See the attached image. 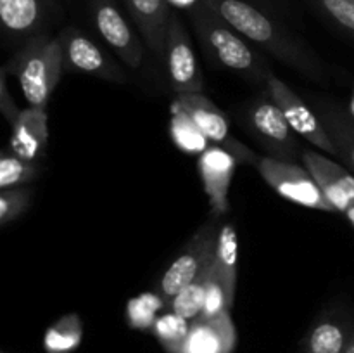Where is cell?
<instances>
[{
    "label": "cell",
    "mask_w": 354,
    "mask_h": 353,
    "mask_svg": "<svg viewBox=\"0 0 354 353\" xmlns=\"http://www.w3.org/2000/svg\"><path fill=\"white\" fill-rule=\"evenodd\" d=\"M206 3L245 40L261 47L287 68L311 82H327L328 68L325 61L286 19L249 0H206Z\"/></svg>",
    "instance_id": "6da1fadb"
},
{
    "label": "cell",
    "mask_w": 354,
    "mask_h": 353,
    "mask_svg": "<svg viewBox=\"0 0 354 353\" xmlns=\"http://www.w3.org/2000/svg\"><path fill=\"white\" fill-rule=\"evenodd\" d=\"M187 17L203 52L218 68L237 73L248 82L263 83L265 87L275 75L265 55L259 54L251 42L237 33L207 3Z\"/></svg>",
    "instance_id": "7a4b0ae2"
},
{
    "label": "cell",
    "mask_w": 354,
    "mask_h": 353,
    "mask_svg": "<svg viewBox=\"0 0 354 353\" xmlns=\"http://www.w3.org/2000/svg\"><path fill=\"white\" fill-rule=\"evenodd\" d=\"M3 68L17 78L26 102L45 109L64 71L61 42L48 33L37 35L24 42Z\"/></svg>",
    "instance_id": "3957f363"
},
{
    "label": "cell",
    "mask_w": 354,
    "mask_h": 353,
    "mask_svg": "<svg viewBox=\"0 0 354 353\" xmlns=\"http://www.w3.org/2000/svg\"><path fill=\"white\" fill-rule=\"evenodd\" d=\"M244 123L256 141L268 151V156L294 163L299 154L296 132L290 128L282 109L277 106L268 90L256 96L244 107Z\"/></svg>",
    "instance_id": "277c9868"
},
{
    "label": "cell",
    "mask_w": 354,
    "mask_h": 353,
    "mask_svg": "<svg viewBox=\"0 0 354 353\" xmlns=\"http://www.w3.org/2000/svg\"><path fill=\"white\" fill-rule=\"evenodd\" d=\"M220 218L221 215H211L203 225L196 230V234L187 241L180 255L173 260L171 265L166 269L159 280L158 293L165 296V300H171L175 294H178L194 277L199 273V270L209 262L216 251L218 234H220Z\"/></svg>",
    "instance_id": "5b68a950"
},
{
    "label": "cell",
    "mask_w": 354,
    "mask_h": 353,
    "mask_svg": "<svg viewBox=\"0 0 354 353\" xmlns=\"http://www.w3.org/2000/svg\"><path fill=\"white\" fill-rule=\"evenodd\" d=\"M256 166L263 180L286 199L299 206L311 208V210L335 211L308 168H303L296 163L272 158V156L259 158Z\"/></svg>",
    "instance_id": "8992f818"
},
{
    "label": "cell",
    "mask_w": 354,
    "mask_h": 353,
    "mask_svg": "<svg viewBox=\"0 0 354 353\" xmlns=\"http://www.w3.org/2000/svg\"><path fill=\"white\" fill-rule=\"evenodd\" d=\"M90 21L111 51L131 69L144 62L145 42L121 12L116 0H88Z\"/></svg>",
    "instance_id": "52a82bcc"
},
{
    "label": "cell",
    "mask_w": 354,
    "mask_h": 353,
    "mask_svg": "<svg viewBox=\"0 0 354 353\" xmlns=\"http://www.w3.org/2000/svg\"><path fill=\"white\" fill-rule=\"evenodd\" d=\"M57 38L64 54V71L82 73L111 83L127 82V73L120 62L80 28H62Z\"/></svg>",
    "instance_id": "ba28073f"
},
{
    "label": "cell",
    "mask_w": 354,
    "mask_h": 353,
    "mask_svg": "<svg viewBox=\"0 0 354 353\" xmlns=\"http://www.w3.org/2000/svg\"><path fill=\"white\" fill-rule=\"evenodd\" d=\"M165 69L169 85L176 96L204 92L203 71L197 62L192 40H190L185 24L180 19L178 10L175 9L169 16Z\"/></svg>",
    "instance_id": "9c48e42d"
},
{
    "label": "cell",
    "mask_w": 354,
    "mask_h": 353,
    "mask_svg": "<svg viewBox=\"0 0 354 353\" xmlns=\"http://www.w3.org/2000/svg\"><path fill=\"white\" fill-rule=\"evenodd\" d=\"M173 104L185 111L194 123L199 127V130L213 142V145L227 149L228 152L237 158L239 163L245 165H258L259 158L242 144L239 138L230 135V125L228 118L225 116L223 111L216 106L211 99H207L204 93H185V96H176Z\"/></svg>",
    "instance_id": "30bf717a"
},
{
    "label": "cell",
    "mask_w": 354,
    "mask_h": 353,
    "mask_svg": "<svg viewBox=\"0 0 354 353\" xmlns=\"http://www.w3.org/2000/svg\"><path fill=\"white\" fill-rule=\"evenodd\" d=\"M266 90H268L272 99L277 102V106L282 109L283 116L289 121L290 128L299 137L306 138L311 145H315L320 151L337 156L334 142H332L328 132L325 130L317 111L311 109L283 80L273 75L268 80V83H266Z\"/></svg>",
    "instance_id": "8fae6325"
},
{
    "label": "cell",
    "mask_w": 354,
    "mask_h": 353,
    "mask_svg": "<svg viewBox=\"0 0 354 353\" xmlns=\"http://www.w3.org/2000/svg\"><path fill=\"white\" fill-rule=\"evenodd\" d=\"M59 10V0H0L3 33L12 40H30L45 33Z\"/></svg>",
    "instance_id": "7c38bea8"
},
{
    "label": "cell",
    "mask_w": 354,
    "mask_h": 353,
    "mask_svg": "<svg viewBox=\"0 0 354 353\" xmlns=\"http://www.w3.org/2000/svg\"><path fill=\"white\" fill-rule=\"evenodd\" d=\"M149 51L161 64L166 57L171 7L166 0H121Z\"/></svg>",
    "instance_id": "4fadbf2b"
},
{
    "label": "cell",
    "mask_w": 354,
    "mask_h": 353,
    "mask_svg": "<svg viewBox=\"0 0 354 353\" xmlns=\"http://www.w3.org/2000/svg\"><path fill=\"white\" fill-rule=\"evenodd\" d=\"M304 168L313 175L335 211L344 213L354 206V176L339 163L332 161L318 151H304L301 154Z\"/></svg>",
    "instance_id": "5bb4252c"
},
{
    "label": "cell",
    "mask_w": 354,
    "mask_h": 353,
    "mask_svg": "<svg viewBox=\"0 0 354 353\" xmlns=\"http://www.w3.org/2000/svg\"><path fill=\"white\" fill-rule=\"evenodd\" d=\"M237 163V158L220 145H211L199 156L201 180L214 215H223L228 210V190Z\"/></svg>",
    "instance_id": "9a60e30c"
},
{
    "label": "cell",
    "mask_w": 354,
    "mask_h": 353,
    "mask_svg": "<svg viewBox=\"0 0 354 353\" xmlns=\"http://www.w3.org/2000/svg\"><path fill=\"white\" fill-rule=\"evenodd\" d=\"M354 341V322L344 314L324 311L303 339L304 353H348Z\"/></svg>",
    "instance_id": "2e32d148"
},
{
    "label": "cell",
    "mask_w": 354,
    "mask_h": 353,
    "mask_svg": "<svg viewBox=\"0 0 354 353\" xmlns=\"http://www.w3.org/2000/svg\"><path fill=\"white\" fill-rule=\"evenodd\" d=\"M237 346V331L230 311L214 318H196L182 353H232Z\"/></svg>",
    "instance_id": "e0dca14e"
},
{
    "label": "cell",
    "mask_w": 354,
    "mask_h": 353,
    "mask_svg": "<svg viewBox=\"0 0 354 353\" xmlns=\"http://www.w3.org/2000/svg\"><path fill=\"white\" fill-rule=\"evenodd\" d=\"M10 128V152L28 161H38L45 154L48 142V118L44 107L30 106L23 109Z\"/></svg>",
    "instance_id": "ac0fdd59"
},
{
    "label": "cell",
    "mask_w": 354,
    "mask_h": 353,
    "mask_svg": "<svg viewBox=\"0 0 354 353\" xmlns=\"http://www.w3.org/2000/svg\"><path fill=\"white\" fill-rule=\"evenodd\" d=\"M315 111L330 135L339 158L354 170V118L328 102H318Z\"/></svg>",
    "instance_id": "d6986e66"
},
{
    "label": "cell",
    "mask_w": 354,
    "mask_h": 353,
    "mask_svg": "<svg viewBox=\"0 0 354 353\" xmlns=\"http://www.w3.org/2000/svg\"><path fill=\"white\" fill-rule=\"evenodd\" d=\"M216 253V251H214ZM213 262L214 256L199 270L196 277L180 291L178 294L169 300L168 308L173 310L175 314L182 315L187 320H196L197 317H201V311H203L204 300H206V291L207 284H209L211 270H213Z\"/></svg>",
    "instance_id": "ffe728a7"
},
{
    "label": "cell",
    "mask_w": 354,
    "mask_h": 353,
    "mask_svg": "<svg viewBox=\"0 0 354 353\" xmlns=\"http://www.w3.org/2000/svg\"><path fill=\"white\" fill-rule=\"evenodd\" d=\"M169 134L173 142L180 151L187 154H203L209 145V138L199 130L192 118L180 109L176 104H171V123H169Z\"/></svg>",
    "instance_id": "44dd1931"
},
{
    "label": "cell",
    "mask_w": 354,
    "mask_h": 353,
    "mask_svg": "<svg viewBox=\"0 0 354 353\" xmlns=\"http://www.w3.org/2000/svg\"><path fill=\"white\" fill-rule=\"evenodd\" d=\"M237 230L232 224H223L220 228V234H218L216 253H214V270L220 273L228 289L234 291V293L235 286H237Z\"/></svg>",
    "instance_id": "7402d4cb"
},
{
    "label": "cell",
    "mask_w": 354,
    "mask_h": 353,
    "mask_svg": "<svg viewBox=\"0 0 354 353\" xmlns=\"http://www.w3.org/2000/svg\"><path fill=\"white\" fill-rule=\"evenodd\" d=\"M83 322L76 314H68L47 329L44 348L47 353H71L82 343Z\"/></svg>",
    "instance_id": "603a6c76"
},
{
    "label": "cell",
    "mask_w": 354,
    "mask_h": 353,
    "mask_svg": "<svg viewBox=\"0 0 354 353\" xmlns=\"http://www.w3.org/2000/svg\"><path fill=\"white\" fill-rule=\"evenodd\" d=\"M190 324L182 315L175 314L173 310L165 311L158 317V320L152 325V334L156 336L165 352L168 353H182L183 343L189 336Z\"/></svg>",
    "instance_id": "cb8c5ba5"
},
{
    "label": "cell",
    "mask_w": 354,
    "mask_h": 353,
    "mask_svg": "<svg viewBox=\"0 0 354 353\" xmlns=\"http://www.w3.org/2000/svg\"><path fill=\"white\" fill-rule=\"evenodd\" d=\"M306 3L330 26L354 40V0H306Z\"/></svg>",
    "instance_id": "d4e9b609"
},
{
    "label": "cell",
    "mask_w": 354,
    "mask_h": 353,
    "mask_svg": "<svg viewBox=\"0 0 354 353\" xmlns=\"http://www.w3.org/2000/svg\"><path fill=\"white\" fill-rule=\"evenodd\" d=\"M165 307H168V301L161 293H144L137 298H131L127 305L128 324L138 331L152 329L159 317V310H162Z\"/></svg>",
    "instance_id": "484cf974"
},
{
    "label": "cell",
    "mask_w": 354,
    "mask_h": 353,
    "mask_svg": "<svg viewBox=\"0 0 354 353\" xmlns=\"http://www.w3.org/2000/svg\"><path fill=\"white\" fill-rule=\"evenodd\" d=\"M40 175L37 161H28L14 152L6 151L0 158V189L24 187Z\"/></svg>",
    "instance_id": "4316f807"
},
{
    "label": "cell",
    "mask_w": 354,
    "mask_h": 353,
    "mask_svg": "<svg viewBox=\"0 0 354 353\" xmlns=\"http://www.w3.org/2000/svg\"><path fill=\"white\" fill-rule=\"evenodd\" d=\"M234 301H235V293L228 289V286L225 284V280L221 279L220 273L214 270V262H213V270H211L209 284H207L206 300H204L201 318H214L218 317V315L228 314L232 305H234Z\"/></svg>",
    "instance_id": "83f0119b"
},
{
    "label": "cell",
    "mask_w": 354,
    "mask_h": 353,
    "mask_svg": "<svg viewBox=\"0 0 354 353\" xmlns=\"http://www.w3.org/2000/svg\"><path fill=\"white\" fill-rule=\"evenodd\" d=\"M31 189L28 187H12L2 189L0 192V225L12 224L23 217L31 204Z\"/></svg>",
    "instance_id": "f1b7e54d"
},
{
    "label": "cell",
    "mask_w": 354,
    "mask_h": 353,
    "mask_svg": "<svg viewBox=\"0 0 354 353\" xmlns=\"http://www.w3.org/2000/svg\"><path fill=\"white\" fill-rule=\"evenodd\" d=\"M7 75H9L7 69L2 68V71H0V111H2V116L6 118V121H9V125L12 127L19 118L21 111L17 109L16 102L10 97L9 87H7Z\"/></svg>",
    "instance_id": "f546056e"
},
{
    "label": "cell",
    "mask_w": 354,
    "mask_h": 353,
    "mask_svg": "<svg viewBox=\"0 0 354 353\" xmlns=\"http://www.w3.org/2000/svg\"><path fill=\"white\" fill-rule=\"evenodd\" d=\"M249 2L256 3V6L277 14V16H280L282 19H289V17L294 16L292 0H249Z\"/></svg>",
    "instance_id": "4dcf8cb0"
},
{
    "label": "cell",
    "mask_w": 354,
    "mask_h": 353,
    "mask_svg": "<svg viewBox=\"0 0 354 353\" xmlns=\"http://www.w3.org/2000/svg\"><path fill=\"white\" fill-rule=\"evenodd\" d=\"M166 2L169 3V7L175 10H182V12H185L187 16L192 12H196L197 9H201V7L206 6V0H166Z\"/></svg>",
    "instance_id": "1f68e13d"
},
{
    "label": "cell",
    "mask_w": 354,
    "mask_h": 353,
    "mask_svg": "<svg viewBox=\"0 0 354 353\" xmlns=\"http://www.w3.org/2000/svg\"><path fill=\"white\" fill-rule=\"evenodd\" d=\"M346 217H348L349 221L354 225V206H351L348 211H346Z\"/></svg>",
    "instance_id": "d6a6232c"
},
{
    "label": "cell",
    "mask_w": 354,
    "mask_h": 353,
    "mask_svg": "<svg viewBox=\"0 0 354 353\" xmlns=\"http://www.w3.org/2000/svg\"><path fill=\"white\" fill-rule=\"evenodd\" d=\"M349 114L354 118V92H353V97H351V102H349Z\"/></svg>",
    "instance_id": "836d02e7"
},
{
    "label": "cell",
    "mask_w": 354,
    "mask_h": 353,
    "mask_svg": "<svg viewBox=\"0 0 354 353\" xmlns=\"http://www.w3.org/2000/svg\"><path fill=\"white\" fill-rule=\"evenodd\" d=\"M348 353H354V341L351 343V346H349V350H348Z\"/></svg>",
    "instance_id": "e575fe53"
},
{
    "label": "cell",
    "mask_w": 354,
    "mask_h": 353,
    "mask_svg": "<svg viewBox=\"0 0 354 353\" xmlns=\"http://www.w3.org/2000/svg\"><path fill=\"white\" fill-rule=\"evenodd\" d=\"M2 353H6V352H2Z\"/></svg>",
    "instance_id": "d590c367"
}]
</instances>
